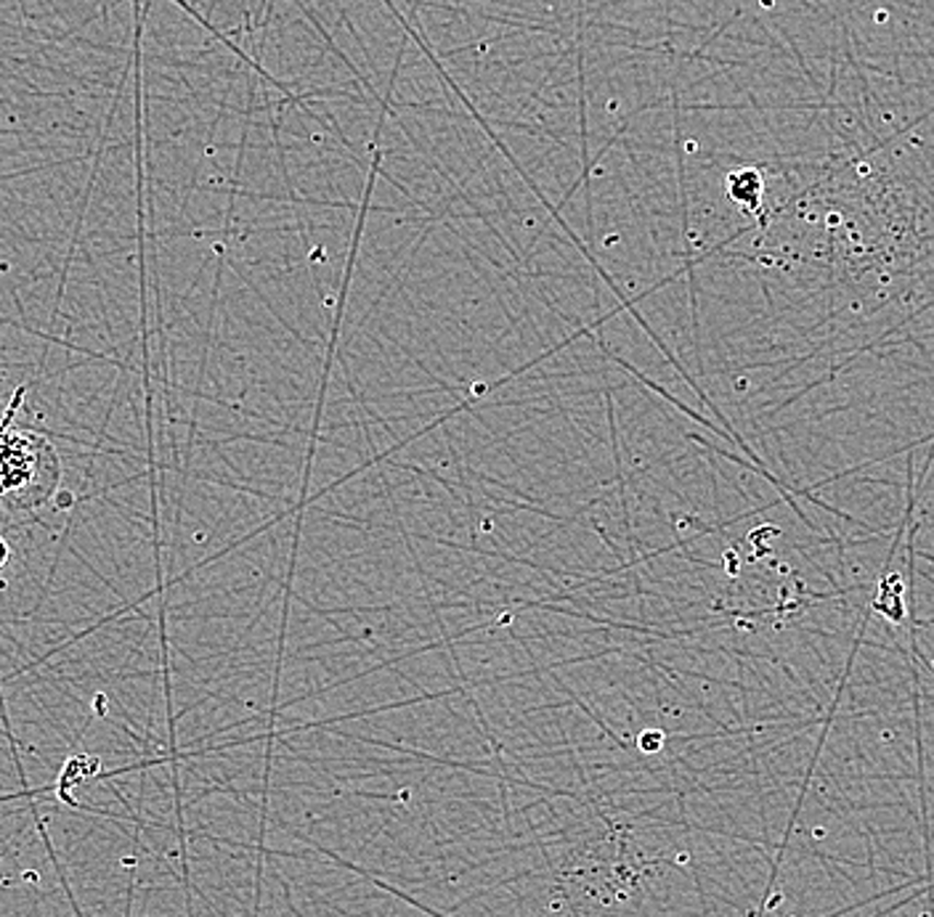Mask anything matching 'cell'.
Instances as JSON below:
<instances>
[{"instance_id":"obj_1","label":"cell","mask_w":934,"mask_h":917,"mask_svg":"<svg viewBox=\"0 0 934 917\" xmlns=\"http://www.w3.org/2000/svg\"><path fill=\"white\" fill-rule=\"evenodd\" d=\"M24 391L0 422V507L9 512L37 510L51 499L61 480L59 454L48 438L27 427H14L11 417Z\"/></svg>"},{"instance_id":"obj_2","label":"cell","mask_w":934,"mask_h":917,"mask_svg":"<svg viewBox=\"0 0 934 917\" xmlns=\"http://www.w3.org/2000/svg\"><path fill=\"white\" fill-rule=\"evenodd\" d=\"M725 191L727 197L736 205H741L743 210H760L764 191L762 173L754 171V167H743V171L730 173L725 181Z\"/></svg>"},{"instance_id":"obj_3","label":"cell","mask_w":934,"mask_h":917,"mask_svg":"<svg viewBox=\"0 0 934 917\" xmlns=\"http://www.w3.org/2000/svg\"><path fill=\"white\" fill-rule=\"evenodd\" d=\"M9 557H11V549H9V542H5L3 536H0V568H3L5 562H9Z\"/></svg>"}]
</instances>
